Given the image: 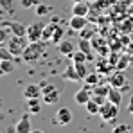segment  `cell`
<instances>
[{
	"instance_id": "d590c367",
	"label": "cell",
	"mask_w": 133,
	"mask_h": 133,
	"mask_svg": "<svg viewBox=\"0 0 133 133\" xmlns=\"http://www.w3.org/2000/svg\"><path fill=\"white\" fill-rule=\"evenodd\" d=\"M72 2H81V0H72Z\"/></svg>"
},
{
	"instance_id": "e575fe53",
	"label": "cell",
	"mask_w": 133,
	"mask_h": 133,
	"mask_svg": "<svg viewBox=\"0 0 133 133\" xmlns=\"http://www.w3.org/2000/svg\"><path fill=\"white\" fill-rule=\"evenodd\" d=\"M128 111H130V113H131V115H133V99H131V103L128 104Z\"/></svg>"
},
{
	"instance_id": "4fadbf2b",
	"label": "cell",
	"mask_w": 133,
	"mask_h": 133,
	"mask_svg": "<svg viewBox=\"0 0 133 133\" xmlns=\"http://www.w3.org/2000/svg\"><path fill=\"white\" fill-rule=\"evenodd\" d=\"M90 13V5L81 0V2H74L72 4V15H79V16H88Z\"/></svg>"
},
{
	"instance_id": "5b68a950",
	"label": "cell",
	"mask_w": 133,
	"mask_h": 133,
	"mask_svg": "<svg viewBox=\"0 0 133 133\" xmlns=\"http://www.w3.org/2000/svg\"><path fill=\"white\" fill-rule=\"evenodd\" d=\"M42 92H43V103L47 104H54L59 101L61 90H58L54 85H42Z\"/></svg>"
},
{
	"instance_id": "f1b7e54d",
	"label": "cell",
	"mask_w": 133,
	"mask_h": 133,
	"mask_svg": "<svg viewBox=\"0 0 133 133\" xmlns=\"http://www.w3.org/2000/svg\"><path fill=\"white\" fill-rule=\"evenodd\" d=\"M13 4H15V0H0V9H4L5 13H11Z\"/></svg>"
},
{
	"instance_id": "7402d4cb",
	"label": "cell",
	"mask_w": 133,
	"mask_h": 133,
	"mask_svg": "<svg viewBox=\"0 0 133 133\" xmlns=\"http://www.w3.org/2000/svg\"><path fill=\"white\" fill-rule=\"evenodd\" d=\"M88 58H90L88 54H87V52H83V50H79V49L72 54V61H74V63H85Z\"/></svg>"
},
{
	"instance_id": "8992f818",
	"label": "cell",
	"mask_w": 133,
	"mask_h": 133,
	"mask_svg": "<svg viewBox=\"0 0 133 133\" xmlns=\"http://www.w3.org/2000/svg\"><path fill=\"white\" fill-rule=\"evenodd\" d=\"M70 121H72V111L68 110V108H59V110L56 111L54 119H52V124H56V126H66Z\"/></svg>"
},
{
	"instance_id": "9c48e42d",
	"label": "cell",
	"mask_w": 133,
	"mask_h": 133,
	"mask_svg": "<svg viewBox=\"0 0 133 133\" xmlns=\"http://www.w3.org/2000/svg\"><path fill=\"white\" fill-rule=\"evenodd\" d=\"M23 97H25V99H32V97H42V99H43L42 85H27V87L23 88Z\"/></svg>"
},
{
	"instance_id": "8fae6325",
	"label": "cell",
	"mask_w": 133,
	"mask_h": 133,
	"mask_svg": "<svg viewBox=\"0 0 133 133\" xmlns=\"http://www.w3.org/2000/svg\"><path fill=\"white\" fill-rule=\"evenodd\" d=\"M90 99H92V97H90V87L88 85H87V88H79L76 92V95H74V101H76L79 106H85Z\"/></svg>"
},
{
	"instance_id": "d4e9b609",
	"label": "cell",
	"mask_w": 133,
	"mask_h": 133,
	"mask_svg": "<svg viewBox=\"0 0 133 133\" xmlns=\"http://www.w3.org/2000/svg\"><path fill=\"white\" fill-rule=\"evenodd\" d=\"M15 56H13V52L7 49V45L5 43H0V59H13Z\"/></svg>"
},
{
	"instance_id": "836d02e7",
	"label": "cell",
	"mask_w": 133,
	"mask_h": 133,
	"mask_svg": "<svg viewBox=\"0 0 133 133\" xmlns=\"http://www.w3.org/2000/svg\"><path fill=\"white\" fill-rule=\"evenodd\" d=\"M124 66H128V59H124V58H122V59H121V63L117 65V68H119V70H122Z\"/></svg>"
},
{
	"instance_id": "cb8c5ba5",
	"label": "cell",
	"mask_w": 133,
	"mask_h": 133,
	"mask_svg": "<svg viewBox=\"0 0 133 133\" xmlns=\"http://www.w3.org/2000/svg\"><path fill=\"white\" fill-rule=\"evenodd\" d=\"M11 29L7 27V25H2L0 27V43H7V40L11 38Z\"/></svg>"
},
{
	"instance_id": "603a6c76",
	"label": "cell",
	"mask_w": 133,
	"mask_h": 133,
	"mask_svg": "<svg viewBox=\"0 0 133 133\" xmlns=\"http://www.w3.org/2000/svg\"><path fill=\"white\" fill-rule=\"evenodd\" d=\"M77 49L79 50H83V52H87L90 56V50H92V42H90L88 38H81L79 40V43H77Z\"/></svg>"
},
{
	"instance_id": "2e32d148",
	"label": "cell",
	"mask_w": 133,
	"mask_h": 133,
	"mask_svg": "<svg viewBox=\"0 0 133 133\" xmlns=\"http://www.w3.org/2000/svg\"><path fill=\"white\" fill-rule=\"evenodd\" d=\"M9 29H11V32L13 34H16V36H25L27 34V27L20 22H11V23H5Z\"/></svg>"
},
{
	"instance_id": "ffe728a7",
	"label": "cell",
	"mask_w": 133,
	"mask_h": 133,
	"mask_svg": "<svg viewBox=\"0 0 133 133\" xmlns=\"http://www.w3.org/2000/svg\"><path fill=\"white\" fill-rule=\"evenodd\" d=\"M34 11H36V16H38V18H43V16H47V15L50 13V5L38 2V4H36V7H34Z\"/></svg>"
},
{
	"instance_id": "484cf974",
	"label": "cell",
	"mask_w": 133,
	"mask_h": 133,
	"mask_svg": "<svg viewBox=\"0 0 133 133\" xmlns=\"http://www.w3.org/2000/svg\"><path fill=\"white\" fill-rule=\"evenodd\" d=\"M110 88H111V85H110V87H101V85H95V88H94V95H99V97H108Z\"/></svg>"
},
{
	"instance_id": "ba28073f",
	"label": "cell",
	"mask_w": 133,
	"mask_h": 133,
	"mask_svg": "<svg viewBox=\"0 0 133 133\" xmlns=\"http://www.w3.org/2000/svg\"><path fill=\"white\" fill-rule=\"evenodd\" d=\"M63 79H65V81H70V83H79V81H83V77L79 76V72H77V68H76L74 63L68 65L65 70H63Z\"/></svg>"
},
{
	"instance_id": "52a82bcc",
	"label": "cell",
	"mask_w": 133,
	"mask_h": 133,
	"mask_svg": "<svg viewBox=\"0 0 133 133\" xmlns=\"http://www.w3.org/2000/svg\"><path fill=\"white\" fill-rule=\"evenodd\" d=\"M31 113L27 111V113H23L22 117L18 119V122L15 124V131L16 133H31L32 130V126H31V117H29Z\"/></svg>"
},
{
	"instance_id": "f546056e",
	"label": "cell",
	"mask_w": 133,
	"mask_h": 133,
	"mask_svg": "<svg viewBox=\"0 0 133 133\" xmlns=\"http://www.w3.org/2000/svg\"><path fill=\"white\" fill-rule=\"evenodd\" d=\"M76 65V68H77V72H79V76L85 79L87 76H88V68H87V65L85 63H74Z\"/></svg>"
},
{
	"instance_id": "44dd1931",
	"label": "cell",
	"mask_w": 133,
	"mask_h": 133,
	"mask_svg": "<svg viewBox=\"0 0 133 133\" xmlns=\"http://www.w3.org/2000/svg\"><path fill=\"white\" fill-rule=\"evenodd\" d=\"M63 34H65L63 27H61V25H56V27H54V32H52L50 42H52V43H59V42L63 40Z\"/></svg>"
},
{
	"instance_id": "1f68e13d",
	"label": "cell",
	"mask_w": 133,
	"mask_h": 133,
	"mask_svg": "<svg viewBox=\"0 0 133 133\" xmlns=\"http://www.w3.org/2000/svg\"><path fill=\"white\" fill-rule=\"evenodd\" d=\"M38 0H20V5L23 9H31V7H36Z\"/></svg>"
},
{
	"instance_id": "5bb4252c",
	"label": "cell",
	"mask_w": 133,
	"mask_h": 133,
	"mask_svg": "<svg viewBox=\"0 0 133 133\" xmlns=\"http://www.w3.org/2000/svg\"><path fill=\"white\" fill-rule=\"evenodd\" d=\"M70 29H74V31H83V27H87V16H79V15H72V18H70Z\"/></svg>"
},
{
	"instance_id": "83f0119b",
	"label": "cell",
	"mask_w": 133,
	"mask_h": 133,
	"mask_svg": "<svg viewBox=\"0 0 133 133\" xmlns=\"http://www.w3.org/2000/svg\"><path fill=\"white\" fill-rule=\"evenodd\" d=\"M83 81H85L88 87H95V85L99 83V76H97V74H90V72H88V76H87Z\"/></svg>"
},
{
	"instance_id": "7a4b0ae2",
	"label": "cell",
	"mask_w": 133,
	"mask_h": 133,
	"mask_svg": "<svg viewBox=\"0 0 133 133\" xmlns=\"http://www.w3.org/2000/svg\"><path fill=\"white\" fill-rule=\"evenodd\" d=\"M7 49L13 52V56L15 58H18V56H22L23 50H25V47L29 45V40H27V36H16V34H11V38L7 40Z\"/></svg>"
},
{
	"instance_id": "d6a6232c",
	"label": "cell",
	"mask_w": 133,
	"mask_h": 133,
	"mask_svg": "<svg viewBox=\"0 0 133 133\" xmlns=\"http://www.w3.org/2000/svg\"><path fill=\"white\" fill-rule=\"evenodd\" d=\"M130 130H131L130 124H119V126H115L111 131H113V133H122V131H130Z\"/></svg>"
},
{
	"instance_id": "30bf717a",
	"label": "cell",
	"mask_w": 133,
	"mask_h": 133,
	"mask_svg": "<svg viewBox=\"0 0 133 133\" xmlns=\"http://www.w3.org/2000/svg\"><path fill=\"white\" fill-rule=\"evenodd\" d=\"M58 50H59L61 56H70L72 58V54L76 52V45H74V42H70V40H61L58 43Z\"/></svg>"
},
{
	"instance_id": "7c38bea8",
	"label": "cell",
	"mask_w": 133,
	"mask_h": 133,
	"mask_svg": "<svg viewBox=\"0 0 133 133\" xmlns=\"http://www.w3.org/2000/svg\"><path fill=\"white\" fill-rule=\"evenodd\" d=\"M25 101H27L25 103V108H27V111L31 115L40 113V110H42V97H32V99H25Z\"/></svg>"
},
{
	"instance_id": "277c9868",
	"label": "cell",
	"mask_w": 133,
	"mask_h": 133,
	"mask_svg": "<svg viewBox=\"0 0 133 133\" xmlns=\"http://www.w3.org/2000/svg\"><path fill=\"white\" fill-rule=\"evenodd\" d=\"M43 29L45 25L42 22H32L27 25V40L29 42H42L43 40Z\"/></svg>"
},
{
	"instance_id": "e0dca14e",
	"label": "cell",
	"mask_w": 133,
	"mask_h": 133,
	"mask_svg": "<svg viewBox=\"0 0 133 133\" xmlns=\"http://www.w3.org/2000/svg\"><path fill=\"white\" fill-rule=\"evenodd\" d=\"M108 101L115 103V104H121V103H122V94H121V88L111 87L110 92H108Z\"/></svg>"
},
{
	"instance_id": "4dcf8cb0",
	"label": "cell",
	"mask_w": 133,
	"mask_h": 133,
	"mask_svg": "<svg viewBox=\"0 0 133 133\" xmlns=\"http://www.w3.org/2000/svg\"><path fill=\"white\" fill-rule=\"evenodd\" d=\"M94 34H95V29L94 27H83V32H81V38H94Z\"/></svg>"
},
{
	"instance_id": "3957f363",
	"label": "cell",
	"mask_w": 133,
	"mask_h": 133,
	"mask_svg": "<svg viewBox=\"0 0 133 133\" xmlns=\"http://www.w3.org/2000/svg\"><path fill=\"white\" fill-rule=\"evenodd\" d=\"M99 115L103 117V121H106V122H113V121L117 119V115H119V104H115V103H111V101L103 103V104H101V111H99Z\"/></svg>"
},
{
	"instance_id": "9a60e30c",
	"label": "cell",
	"mask_w": 133,
	"mask_h": 133,
	"mask_svg": "<svg viewBox=\"0 0 133 133\" xmlns=\"http://www.w3.org/2000/svg\"><path fill=\"white\" fill-rule=\"evenodd\" d=\"M110 85L111 87H117V88H124V87H128V83H126V76L119 70V72H115L113 76L110 77Z\"/></svg>"
},
{
	"instance_id": "d6986e66",
	"label": "cell",
	"mask_w": 133,
	"mask_h": 133,
	"mask_svg": "<svg viewBox=\"0 0 133 133\" xmlns=\"http://www.w3.org/2000/svg\"><path fill=\"white\" fill-rule=\"evenodd\" d=\"M85 108H87V111H88V115H97V113L101 111V104H99L95 99H90L88 103L85 104Z\"/></svg>"
},
{
	"instance_id": "4316f807",
	"label": "cell",
	"mask_w": 133,
	"mask_h": 133,
	"mask_svg": "<svg viewBox=\"0 0 133 133\" xmlns=\"http://www.w3.org/2000/svg\"><path fill=\"white\" fill-rule=\"evenodd\" d=\"M54 27H56V23H49V25H45L43 29V40H49L50 42V38H52V32H54Z\"/></svg>"
},
{
	"instance_id": "6da1fadb",
	"label": "cell",
	"mask_w": 133,
	"mask_h": 133,
	"mask_svg": "<svg viewBox=\"0 0 133 133\" xmlns=\"http://www.w3.org/2000/svg\"><path fill=\"white\" fill-rule=\"evenodd\" d=\"M43 42H29V45L25 47L22 58L25 63H36L40 61V58L43 56Z\"/></svg>"
},
{
	"instance_id": "ac0fdd59",
	"label": "cell",
	"mask_w": 133,
	"mask_h": 133,
	"mask_svg": "<svg viewBox=\"0 0 133 133\" xmlns=\"http://www.w3.org/2000/svg\"><path fill=\"white\" fill-rule=\"evenodd\" d=\"M13 59H0V76H7L13 72Z\"/></svg>"
}]
</instances>
